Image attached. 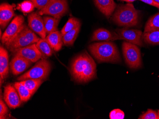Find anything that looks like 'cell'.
Listing matches in <instances>:
<instances>
[{
    "mask_svg": "<svg viewBox=\"0 0 159 119\" xmlns=\"http://www.w3.org/2000/svg\"><path fill=\"white\" fill-rule=\"evenodd\" d=\"M70 73L76 82L86 83L96 78V63L90 55L85 51L73 59Z\"/></svg>",
    "mask_w": 159,
    "mask_h": 119,
    "instance_id": "obj_1",
    "label": "cell"
},
{
    "mask_svg": "<svg viewBox=\"0 0 159 119\" xmlns=\"http://www.w3.org/2000/svg\"><path fill=\"white\" fill-rule=\"evenodd\" d=\"M89 51L99 63H119L121 62L116 45L111 41L93 43L88 47Z\"/></svg>",
    "mask_w": 159,
    "mask_h": 119,
    "instance_id": "obj_2",
    "label": "cell"
},
{
    "mask_svg": "<svg viewBox=\"0 0 159 119\" xmlns=\"http://www.w3.org/2000/svg\"><path fill=\"white\" fill-rule=\"evenodd\" d=\"M140 11L136 9L132 3L120 4L117 6L111 19L119 26L130 28L139 24Z\"/></svg>",
    "mask_w": 159,
    "mask_h": 119,
    "instance_id": "obj_3",
    "label": "cell"
},
{
    "mask_svg": "<svg viewBox=\"0 0 159 119\" xmlns=\"http://www.w3.org/2000/svg\"><path fill=\"white\" fill-rule=\"evenodd\" d=\"M51 68L50 62L43 58L38 61L29 70L18 78L17 80L21 81L28 79H34L44 81L48 78Z\"/></svg>",
    "mask_w": 159,
    "mask_h": 119,
    "instance_id": "obj_4",
    "label": "cell"
},
{
    "mask_svg": "<svg viewBox=\"0 0 159 119\" xmlns=\"http://www.w3.org/2000/svg\"><path fill=\"white\" fill-rule=\"evenodd\" d=\"M122 49L125 61L129 68L138 69L142 67L141 51L138 46L129 42H124Z\"/></svg>",
    "mask_w": 159,
    "mask_h": 119,
    "instance_id": "obj_5",
    "label": "cell"
},
{
    "mask_svg": "<svg viewBox=\"0 0 159 119\" xmlns=\"http://www.w3.org/2000/svg\"><path fill=\"white\" fill-rule=\"evenodd\" d=\"M40 39L35 32L25 25L12 41L8 49L12 52L16 49L36 43Z\"/></svg>",
    "mask_w": 159,
    "mask_h": 119,
    "instance_id": "obj_6",
    "label": "cell"
},
{
    "mask_svg": "<svg viewBox=\"0 0 159 119\" xmlns=\"http://www.w3.org/2000/svg\"><path fill=\"white\" fill-rule=\"evenodd\" d=\"M25 25L24 17L22 15H18L13 19L7 27L1 39L2 44L7 49H8L12 41L17 36Z\"/></svg>",
    "mask_w": 159,
    "mask_h": 119,
    "instance_id": "obj_7",
    "label": "cell"
},
{
    "mask_svg": "<svg viewBox=\"0 0 159 119\" xmlns=\"http://www.w3.org/2000/svg\"><path fill=\"white\" fill-rule=\"evenodd\" d=\"M68 11L67 0H51L43 9L39 11L41 15H49L60 19Z\"/></svg>",
    "mask_w": 159,
    "mask_h": 119,
    "instance_id": "obj_8",
    "label": "cell"
},
{
    "mask_svg": "<svg viewBox=\"0 0 159 119\" xmlns=\"http://www.w3.org/2000/svg\"><path fill=\"white\" fill-rule=\"evenodd\" d=\"M115 32L120 35L122 39L137 46L143 47L142 35L143 32L140 30L129 29V28L124 27L116 30Z\"/></svg>",
    "mask_w": 159,
    "mask_h": 119,
    "instance_id": "obj_9",
    "label": "cell"
},
{
    "mask_svg": "<svg viewBox=\"0 0 159 119\" xmlns=\"http://www.w3.org/2000/svg\"><path fill=\"white\" fill-rule=\"evenodd\" d=\"M14 55H18L34 63L42 58V55L36 43L16 49L12 51Z\"/></svg>",
    "mask_w": 159,
    "mask_h": 119,
    "instance_id": "obj_10",
    "label": "cell"
},
{
    "mask_svg": "<svg viewBox=\"0 0 159 119\" xmlns=\"http://www.w3.org/2000/svg\"><path fill=\"white\" fill-rule=\"evenodd\" d=\"M29 27L32 31L37 34L41 38H46V32L44 27L43 19L41 15L37 12H32L28 16Z\"/></svg>",
    "mask_w": 159,
    "mask_h": 119,
    "instance_id": "obj_11",
    "label": "cell"
},
{
    "mask_svg": "<svg viewBox=\"0 0 159 119\" xmlns=\"http://www.w3.org/2000/svg\"><path fill=\"white\" fill-rule=\"evenodd\" d=\"M3 98L7 105L11 109H16L19 107L22 101L16 88L11 84L4 87Z\"/></svg>",
    "mask_w": 159,
    "mask_h": 119,
    "instance_id": "obj_12",
    "label": "cell"
},
{
    "mask_svg": "<svg viewBox=\"0 0 159 119\" xmlns=\"http://www.w3.org/2000/svg\"><path fill=\"white\" fill-rule=\"evenodd\" d=\"M33 62L18 55H14L10 63L11 70L14 75H18L24 72Z\"/></svg>",
    "mask_w": 159,
    "mask_h": 119,
    "instance_id": "obj_13",
    "label": "cell"
},
{
    "mask_svg": "<svg viewBox=\"0 0 159 119\" xmlns=\"http://www.w3.org/2000/svg\"><path fill=\"white\" fill-rule=\"evenodd\" d=\"M119 40L123 39L116 32H111L106 29L100 28L94 32L91 41H111Z\"/></svg>",
    "mask_w": 159,
    "mask_h": 119,
    "instance_id": "obj_14",
    "label": "cell"
},
{
    "mask_svg": "<svg viewBox=\"0 0 159 119\" xmlns=\"http://www.w3.org/2000/svg\"><path fill=\"white\" fill-rule=\"evenodd\" d=\"M96 7L107 18H109L117 8L114 0H93Z\"/></svg>",
    "mask_w": 159,
    "mask_h": 119,
    "instance_id": "obj_15",
    "label": "cell"
},
{
    "mask_svg": "<svg viewBox=\"0 0 159 119\" xmlns=\"http://www.w3.org/2000/svg\"><path fill=\"white\" fill-rule=\"evenodd\" d=\"M13 8L9 3H2L0 5V25L2 29L7 26L14 16Z\"/></svg>",
    "mask_w": 159,
    "mask_h": 119,
    "instance_id": "obj_16",
    "label": "cell"
},
{
    "mask_svg": "<svg viewBox=\"0 0 159 119\" xmlns=\"http://www.w3.org/2000/svg\"><path fill=\"white\" fill-rule=\"evenodd\" d=\"M9 74V55L4 47H0V76L2 80L6 79Z\"/></svg>",
    "mask_w": 159,
    "mask_h": 119,
    "instance_id": "obj_17",
    "label": "cell"
},
{
    "mask_svg": "<svg viewBox=\"0 0 159 119\" xmlns=\"http://www.w3.org/2000/svg\"><path fill=\"white\" fill-rule=\"evenodd\" d=\"M46 39L54 51H59L61 49L63 43V36L59 31H56L49 34Z\"/></svg>",
    "mask_w": 159,
    "mask_h": 119,
    "instance_id": "obj_18",
    "label": "cell"
},
{
    "mask_svg": "<svg viewBox=\"0 0 159 119\" xmlns=\"http://www.w3.org/2000/svg\"><path fill=\"white\" fill-rule=\"evenodd\" d=\"M36 44L42 54V58L43 59L50 57L53 54V49L46 38L40 39Z\"/></svg>",
    "mask_w": 159,
    "mask_h": 119,
    "instance_id": "obj_19",
    "label": "cell"
},
{
    "mask_svg": "<svg viewBox=\"0 0 159 119\" xmlns=\"http://www.w3.org/2000/svg\"><path fill=\"white\" fill-rule=\"evenodd\" d=\"M43 19L46 34H49L52 32L57 31V27L59 23V19L53 17L44 16L43 17Z\"/></svg>",
    "mask_w": 159,
    "mask_h": 119,
    "instance_id": "obj_20",
    "label": "cell"
},
{
    "mask_svg": "<svg viewBox=\"0 0 159 119\" xmlns=\"http://www.w3.org/2000/svg\"><path fill=\"white\" fill-rule=\"evenodd\" d=\"M142 39L147 44L159 45V30L144 32L142 35Z\"/></svg>",
    "mask_w": 159,
    "mask_h": 119,
    "instance_id": "obj_21",
    "label": "cell"
},
{
    "mask_svg": "<svg viewBox=\"0 0 159 119\" xmlns=\"http://www.w3.org/2000/svg\"><path fill=\"white\" fill-rule=\"evenodd\" d=\"M13 86L16 88L19 95L20 100L22 102H26L28 101L32 96V94L25 86L20 82L14 83Z\"/></svg>",
    "mask_w": 159,
    "mask_h": 119,
    "instance_id": "obj_22",
    "label": "cell"
},
{
    "mask_svg": "<svg viewBox=\"0 0 159 119\" xmlns=\"http://www.w3.org/2000/svg\"><path fill=\"white\" fill-rule=\"evenodd\" d=\"M81 26L75 29L71 30L64 35L63 36V41L64 45L67 46H73L76 40L80 30Z\"/></svg>",
    "mask_w": 159,
    "mask_h": 119,
    "instance_id": "obj_23",
    "label": "cell"
},
{
    "mask_svg": "<svg viewBox=\"0 0 159 119\" xmlns=\"http://www.w3.org/2000/svg\"><path fill=\"white\" fill-rule=\"evenodd\" d=\"M43 81L40 79H28L20 81L24 86L29 90L32 96L35 93Z\"/></svg>",
    "mask_w": 159,
    "mask_h": 119,
    "instance_id": "obj_24",
    "label": "cell"
},
{
    "mask_svg": "<svg viewBox=\"0 0 159 119\" xmlns=\"http://www.w3.org/2000/svg\"><path fill=\"white\" fill-rule=\"evenodd\" d=\"M159 30V13L151 17L146 23L144 32Z\"/></svg>",
    "mask_w": 159,
    "mask_h": 119,
    "instance_id": "obj_25",
    "label": "cell"
},
{
    "mask_svg": "<svg viewBox=\"0 0 159 119\" xmlns=\"http://www.w3.org/2000/svg\"><path fill=\"white\" fill-rule=\"evenodd\" d=\"M81 25V22L78 19L75 17L70 18L66 25L63 27L61 32L62 36H63L68 32L74 30Z\"/></svg>",
    "mask_w": 159,
    "mask_h": 119,
    "instance_id": "obj_26",
    "label": "cell"
},
{
    "mask_svg": "<svg viewBox=\"0 0 159 119\" xmlns=\"http://www.w3.org/2000/svg\"><path fill=\"white\" fill-rule=\"evenodd\" d=\"M34 8V5L32 1H25L18 4L17 8L24 13H29L33 11Z\"/></svg>",
    "mask_w": 159,
    "mask_h": 119,
    "instance_id": "obj_27",
    "label": "cell"
},
{
    "mask_svg": "<svg viewBox=\"0 0 159 119\" xmlns=\"http://www.w3.org/2000/svg\"><path fill=\"white\" fill-rule=\"evenodd\" d=\"M139 119H159L158 113L157 112L152 110L148 109L145 113L142 114L140 117Z\"/></svg>",
    "mask_w": 159,
    "mask_h": 119,
    "instance_id": "obj_28",
    "label": "cell"
},
{
    "mask_svg": "<svg viewBox=\"0 0 159 119\" xmlns=\"http://www.w3.org/2000/svg\"><path fill=\"white\" fill-rule=\"evenodd\" d=\"M125 113L120 109H114L110 112L109 114L110 119H123L125 118Z\"/></svg>",
    "mask_w": 159,
    "mask_h": 119,
    "instance_id": "obj_29",
    "label": "cell"
},
{
    "mask_svg": "<svg viewBox=\"0 0 159 119\" xmlns=\"http://www.w3.org/2000/svg\"><path fill=\"white\" fill-rule=\"evenodd\" d=\"M9 110L1 96L0 99V119H5L8 113Z\"/></svg>",
    "mask_w": 159,
    "mask_h": 119,
    "instance_id": "obj_30",
    "label": "cell"
},
{
    "mask_svg": "<svg viewBox=\"0 0 159 119\" xmlns=\"http://www.w3.org/2000/svg\"><path fill=\"white\" fill-rule=\"evenodd\" d=\"M34 5L35 7L39 10L43 9L51 0H31Z\"/></svg>",
    "mask_w": 159,
    "mask_h": 119,
    "instance_id": "obj_31",
    "label": "cell"
},
{
    "mask_svg": "<svg viewBox=\"0 0 159 119\" xmlns=\"http://www.w3.org/2000/svg\"><path fill=\"white\" fill-rule=\"evenodd\" d=\"M144 3H147L149 5H152V6H154L155 7L159 9V3H157L156 2L154 1V0H139Z\"/></svg>",
    "mask_w": 159,
    "mask_h": 119,
    "instance_id": "obj_32",
    "label": "cell"
},
{
    "mask_svg": "<svg viewBox=\"0 0 159 119\" xmlns=\"http://www.w3.org/2000/svg\"><path fill=\"white\" fill-rule=\"evenodd\" d=\"M137 0H125L124 1L126 2H128V3H131V2H134L135 1Z\"/></svg>",
    "mask_w": 159,
    "mask_h": 119,
    "instance_id": "obj_33",
    "label": "cell"
},
{
    "mask_svg": "<svg viewBox=\"0 0 159 119\" xmlns=\"http://www.w3.org/2000/svg\"><path fill=\"white\" fill-rule=\"evenodd\" d=\"M154 1L157 2V3H159V0H154Z\"/></svg>",
    "mask_w": 159,
    "mask_h": 119,
    "instance_id": "obj_34",
    "label": "cell"
},
{
    "mask_svg": "<svg viewBox=\"0 0 159 119\" xmlns=\"http://www.w3.org/2000/svg\"><path fill=\"white\" fill-rule=\"evenodd\" d=\"M158 116H159V111H158Z\"/></svg>",
    "mask_w": 159,
    "mask_h": 119,
    "instance_id": "obj_35",
    "label": "cell"
},
{
    "mask_svg": "<svg viewBox=\"0 0 159 119\" xmlns=\"http://www.w3.org/2000/svg\"><path fill=\"white\" fill-rule=\"evenodd\" d=\"M120 1H124L125 0H120Z\"/></svg>",
    "mask_w": 159,
    "mask_h": 119,
    "instance_id": "obj_36",
    "label": "cell"
}]
</instances>
